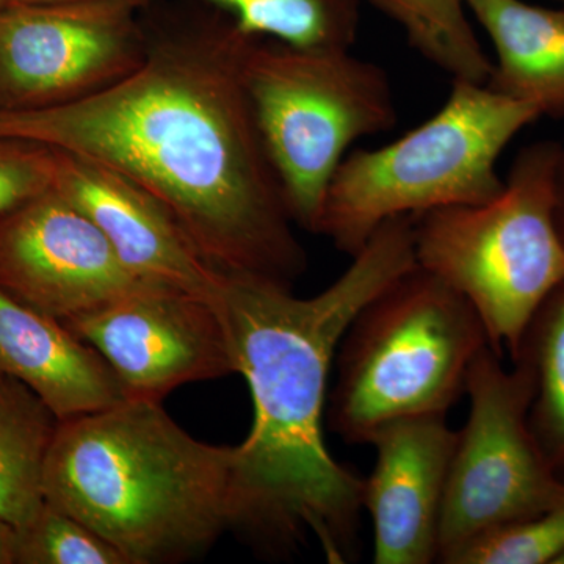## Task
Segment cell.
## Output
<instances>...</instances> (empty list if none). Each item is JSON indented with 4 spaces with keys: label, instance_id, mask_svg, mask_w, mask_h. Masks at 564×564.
I'll return each instance as SVG.
<instances>
[{
    "label": "cell",
    "instance_id": "obj_1",
    "mask_svg": "<svg viewBox=\"0 0 564 564\" xmlns=\"http://www.w3.org/2000/svg\"><path fill=\"white\" fill-rule=\"evenodd\" d=\"M203 7L144 18L147 57L106 90L65 106L0 110V137L128 177L173 212L217 272L292 289L307 258L245 87L256 36Z\"/></svg>",
    "mask_w": 564,
    "mask_h": 564
},
{
    "label": "cell",
    "instance_id": "obj_2",
    "mask_svg": "<svg viewBox=\"0 0 564 564\" xmlns=\"http://www.w3.org/2000/svg\"><path fill=\"white\" fill-rule=\"evenodd\" d=\"M415 262L414 218L386 221L350 267L311 299L261 278L223 274L217 307L250 388L254 421L236 445V529L288 554L313 536L329 563L358 554L362 477L325 443L329 375L355 315Z\"/></svg>",
    "mask_w": 564,
    "mask_h": 564
},
{
    "label": "cell",
    "instance_id": "obj_3",
    "mask_svg": "<svg viewBox=\"0 0 564 564\" xmlns=\"http://www.w3.org/2000/svg\"><path fill=\"white\" fill-rule=\"evenodd\" d=\"M236 445L195 440L161 402H122L58 423L44 499L129 564L177 563L236 529Z\"/></svg>",
    "mask_w": 564,
    "mask_h": 564
},
{
    "label": "cell",
    "instance_id": "obj_4",
    "mask_svg": "<svg viewBox=\"0 0 564 564\" xmlns=\"http://www.w3.org/2000/svg\"><path fill=\"white\" fill-rule=\"evenodd\" d=\"M491 347L470 303L414 267L377 293L344 333L326 421L348 444L393 422L447 415L477 356Z\"/></svg>",
    "mask_w": 564,
    "mask_h": 564
},
{
    "label": "cell",
    "instance_id": "obj_5",
    "mask_svg": "<svg viewBox=\"0 0 564 564\" xmlns=\"http://www.w3.org/2000/svg\"><path fill=\"white\" fill-rule=\"evenodd\" d=\"M540 111L488 84L452 80L436 113L400 139L348 152L326 191L317 231L358 254L380 226L496 198L500 155Z\"/></svg>",
    "mask_w": 564,
    "mask_h": 564
},
{
    "label": "cell",
    "instance_id": "obj_6",
    "mask_svg": "<svg viewBox=\"0 0 564 564\" xmlns=\"http://www.w3.org/2000/svg\"><path fill=\"white\" fill-rule=\"evenodd\" d=\"M560 150L551 140L529 144L496 198L414 218L417 267L470 303L500 356L513 358L538 307L564 282L555 218Z\"/></svg>",
    "mask_w": 564,
    "mask_h": 564
},
{
    "label": "cell",
    "instance_id": "obj_7",
    "mask_svg": "<svg viewBox=\"0 0 564 564\" xmlns=\"http://www.w3.org/2000/svg\"><path fill=\"white\" fill-rule=\"evenodd\" d=\"M243 80L292 220L315 234L326 191L352 144L395 128L391 77L351 50L256 36Z\"/></svg>",
    "mask_w": 564,
    "mask_h": 564
},
{
    "label": "cell",
    "instance_id": "obj_8",
    "mask_svg": "<svg viewBox=\"0 0 564 564\" xmlns=\"http://www.w3.org/2000/svg\"><path fill=\"white\" fill-rule=\"evenodd\" d=\"M511 364L505 369L502 356L486 347L470 367V411L456 432L448 469L440 563H454L481 538L533 518L564 496V481L530 430L532 378L521 362Z\"/></svg>",
    "mask_w": 564,
    "mask_h": 564
},
{
    "label": "cell",
    "instance_id": "obj_9",
    "mask_svg": "<svg viewBox=\"0 0 564 564\" xmlns=\"http://www.w3.org/2000/svg\"><path fill=\"white\" fill-rule=\"evenodd\" d=\"M148 52L139 0H61L0 9V110L65 106L133 73Z\"/></svg>",
    "mask_w": 564,
    "mask_h": 564
},
{
    "label": "cell",
    "instance_id": "obj_10",
    "mask_svg": "<svg viewBox=\"0 0 564 564\" xmlns=\"http://www.w3.org/2000/svg\"><path fill=\"white\" fill-rule=\"evenodd\" d=\"M63 325L106 359L128 399L162 403L181 386L236 373L217 307L191 293L148 285Z\"/></svg>",
    "mask_w": 564,
    "mask_h": 564
},
{
    "label": "cell",
    "instance_id": "obj_11",
    "mask_svg": "<svg viewBox=\"0 0 564 564\" xmlns=\"http://www.w3.org/2000/svg\"><path fill=\"white\" fill-rule=\"evenodd\" d=\"M148 285L54 187L0 217V291L33 311L65 322Z\"/></svg>",
    "mask_w": 564,
    "mask_h": 564
},
{
    "label": "cell",
    "instance_id": "obj_12",
    "mask_svg": "<svg viewBox=\"0 0 564 564\" xmlns=\"http://www.w3.org/2000/svg\"><path fill=\"white\" fill-rule=\"evenodd\" d=\"M456 443L445 415L404 419L380 430L362 478V511L373 530L375 564H430L440 558L445 486Z\"/></svg>",
    "mask_w": 564,
    "mask_h": 564
},
{
    "label": "cell",
    "instance_id": "obj_13",
    "mask_svg": "<svg viewBox=\"0 0 564 564\" xmlns=\"http://www.w3.org/2000/svg\"><path fill=\"white\" fill-rule=\"evenodd\" d=\"M55 152V191L91 218L133 276L217 302L223 273L199 254L158 196L98 163Z\"/></svg>",
    "mask_w": 564,
    "mask_h": 564
},
{
    "label": "cell",
    "instance_id": "obj_14",
    "mask_svg": "<svg viewBox=\"0 0 564 564\" xmlns=\"http://www.w3.org/2000/svg\"><path fill=\"white\" fill-rule=\"evenodd\" d=\"M0 372L32 389L61 421L128 399L117 373L63 322L0 291Z\"/></svg>",
    "mask_w": 564,
    "mask_h": 564
},
{
    "label": "cell",
    "instance_id": "obj_15",
    "mask_svg": "<svg viewBox=\"0 0 564 564\" xmlns=\"http://www.w3.org/2000/svg\"><path fill=\"white\" fill-rule=\"evenodd\" d=\"M466 2L496 52L489 87L541 117L564 118V9L527 0Z\"/></svg>",
    "mask_w": 564,
    "mask_h": 564
},
{
    "label": "cell",
    "instance_id": "obj_16",
    "mask_svg": "<svg viewBox=\"0 0 564 564\" xmlns=\"http://www.w3.org/2000/svg\"><path fill=\"white\" fill-rule=\"evenodd\" d=\"M61 419L29 386L0 372V519L31 522L44 499V470Z\"/></svg>",
    "mask_w": 564,
    "mask_h": 564
},
{
    "label": "cell",
    "instance_id": "obj_17",
    "mask_svg": "<svg viewBox=\"0 0 564 564\" xmlns=\"http://www.w3.org/2000/svg\"><path fill=\"white\" fill-rule=\"evenodd\" d=\"M511 362L529 370L530 430L552 470L564 481V282L538 307Z\"/></svg>",
    "mask_w": 564,
    "mask_h": 564
},
{
    "label": "cell",
    "instance_id": "obj_18",
    "mask_svg": "<svg viewBox=\"0 0 564 564\" xmlns=\"http://www.w3.org/2000/svg\"><path fill=\"white\" fill-rule=\"evenodd\" d=\"M366 2L399 24L410 46L452 80L488 84L492 61L478 40L466 0Z\"/></svg>",
    "mask_w": 564,
    "mask_h": 564
},
{
    "label": "cell",
    "instance_id": "obj_19",
    "mask_svg": "<svg viewBox=\"0 0 564 564\" xmlns=\"http://www.w3.org/2000/svg\"><path fill=\"white\" fill-rule=\"evenodd\" d=\"M228 14L240 31L296 47L351 50L359 0H199Z\"/></svg>",
    "mask_w": 564,
    "mask_h": 564
},
{
    "label": "cell",
    "instance_id": "obj_20",
    "mask_svg": "<svg viewBox=\"0 0 564 564\" xmlns=\"http://www.w3.org/2000/svg\"><path fill=\"white\" fill-rule=\"evenodd\" d=\"M14 530V564H129L90 527L47 502L31 522Z\"/></svg>",
    "mask_w": 564,
    "mask_h": 564
},
{
    "label": "cell",
    "instance_id": "obj_21",
    "mask_svg": "<svg viewBox=\"0 0 564 564\" xmlns=\"http://www.w3.org/2000/svg\"><path fill=\"white\" fill-rule=\"evenodd\" d=\"M564 555V496L533 518L497 530L452 564H556Z\"/></svg>",
    "mask_w": 564,
    "mask_h": 564
},
{
    "label": "cell",
    "instance_id": "obj_22",
    "mask_svg": "<svg viewBox=\"0 0 564 564\" xmlns=\"http://www.w3.org/2000/svg\"><path fill=\"white\" fill-rule=\"evenodd\" d=\"M57 152L46 144L0 137V217L54 187Z\"/></svg>",
    "mask_w": 564,
    "mask_h": 564
},
{
    "label": "cell",
    "instance_id": "obj_23",
    "mask_svg": "<svg viewBox=\"0 0 564 564\" xmlns=\"http://www.w3.org/2000/svg\"><path fill=\"white\" fill-rule=\"evenodd\" d=\"M555 218L564 242V144L560 150L558 169H556Z\"/></svg>",
    "mask_w": 564,
    "mask_h": 564
},
{
    "label": "cell",
    "instance_id": "obj_24",
    "mask_svg": "<svg viewBox=\"0 0 564 564\" xmlns=\"http://www.w3.org/2000/svg\"><path fill=\"white\" fill-rule=\"evenodd\" d=\"M14 527L0 519V564H14Z\"/></svg>",
    "mask_w": 564,
    "mask_h": 564
},
{
    "label": "cell",
    "instance_id": "obj_25",
    "mask_svg": "<svg viewBox=\"0 0 564 564\" xmlns=\"http://www.w3.org/2000/svg\"><path fill=\"white\" fill-rule=\"evenodd\" d=\"M43 2H61V0H7V6L10 3H43ZM141 6H148V3L154 2V0H139Z\"/></svg>",
    "mask_w": 564,
    "mask_h": 564
},
{
    "label": "cell",
    "instance_id": "obj_26",
    "mask_svg": "<svg viewBox=\"0 0 564 564\" xmlns=\"http://www.w3.org/2000/svg\"><path fill=\"white\" fill-rule=\"evenodd\" d=\"M7 6V0H0V9Z\"/></svg>",
    "mask_w": 564,
    "mask_h": 564
},
{
    "label": "cell",
    "instance_id": "obj_27",
    "mask_svg": "<svg viewBox=\"0 0 564 564\" xmlns=\"http://www.w3.org/2000/svg\"><path fill=\"white\" fill-rule=\"evenodd\" d=\"M556 564H564V555L562 556V558L558 560V563Z\"/></svg>",
    "mask_w": 564,
    "mask_h": 564
},
{
    "label": "cell",
    "instance_id": "obj_28",
    "mask_svg": "<svg viewBox=\"0 0 564 564\" xmlns=\"http://www.w3.org/2000/svg\"><path fill=\"white\" fill-rule=\"evenodd\" d=\"M556 2H562V3H564V0H556Z\"/></svg>",
    "mask_w": 564,
    "mask_h": 564
}]
</instances>
